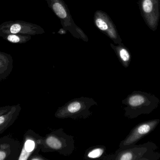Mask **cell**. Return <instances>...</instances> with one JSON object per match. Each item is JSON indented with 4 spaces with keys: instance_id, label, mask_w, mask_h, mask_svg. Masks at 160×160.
I'll return each instance as SVG.
<instances>
[{
    "instance_id": "3957f363",
    "label": "cell",
    "mask_w": 160,
    "mask_h": 160,
    "mask_svg": "<svg viewBox=\"0 0 160 160\" xmlns=\"http://www.w3.org/2000/svg\"><path fill=\"white\" fill-rule=\"evenodd\" d=\"M139 6L146 24L152 31H156L160 18V0H139Z\"/></svg>"
},
{
    "instance_id": "7c38bea8",
    "label": "cell",
    "mask_w": 160,
    "mask_h": 160,
    "mask_svg": "<svg viewBox=\"0 0 160 160\" xmlns=\"http://www.w3.org/2000/svg\"><path fill=\"white\" fill-rule=\"evenodd\" d=\"M82 107V103L76 101L72 102L67 107L66 111L69 114H74L81 111Z\"/></svg>"
},
{
    "instance_id": "4fadbf2b",
    "label": "cell",
    "mask_w": 160,
    "mask_h": 160,
    "mask_svg": "<svg viewBox=\"0 0 160 160\" xmlns=\"http://www.w3.org/2000/svg\"><path fill=\"white\" fill-rule=\"evenodd\" d=\"M53 9L56 15L62 19L65 18L67 13L63 6L59 3H55L53 4Z\"/></svg>"
},
{
    "instance_id": "e0dca14e",
    "label": "cell",
    "mask_w": 160,
    "mask_h": 160,
    "mask_svg": "<svg viewBox=\"0 0 160 160\" xmlns=\"http://www.w3.org/2000/svg\"></svg>"
},
{
    "instance_id": "277c9868",
    "label": "cell",
    "mask_w": 160,
    "mask_h": 160,
    "mask_svg": "<svg viewBox=\"0 0 160 160\" xmlns=\"http://www.w3.org/2000/svg\"><path fill=\"white\" fill-rule=\"evenodd\" d=\"M160 121L159 119H156L140 123L132 130L128 136L123 141L120 147L124 148L134 145L153 131L159 124Z\"/></svg>"
},
{
    "instance_id": "30bf717a",
    "label": "cell",
    "mask_w": 160,
    "mask_h": 160,
    "mask_svg": "<svg viewBox=\"0 0 160 160\" xmlns=\"http://www.w3.org/2000/svg\"><path fill=\"white\" fill-rule=\"evenodd\" d=\"M46 143L47 145L52 149L58 150L61 149L62 147V143L61 141L54 136H50L47 138Z\"/></svg>"
},
{
    "instance_id": "8992f818",
    "label": "cell",
    "mask_w": 160,
    "mask_h": 160,
    "mask_svg": "<svg viewBox=\"0 0 160 160\" xmlns=\"http://www.w3.org/2000/svg\"><path fill=\"white\" fill-rule=\"evenodd\" d=\"M12 67V57L9 54L0 52V75H7L8 71H11Z\"/></svg>"
},
{
    "instance_id": "9a60e30c",
    "label": "cell",
    "mask_w": 160,
    "mask_h": 160,
    "mask_svg": "<svg viewBox=\"0 0 160 160\" xmlns=\"http://www.w3.org/2000/svg\"><path fill=\"white\" fill-rule=\"evenodd\" d=\"M96 24L98 28L102 31H105L108 29V25L107 23L102 19H98L96 21Z\"/></svg>"
},
{
    "instance_id": "52a82bcc",
    "label": "cell",
    "mask_w": 160,
    "mask_h": 160,
    "mask_svg": "<svg viewBox=\"0 0 160 160\" xmlns=\"http://www.w3.org/2000/svg\"><path fill=\"white\" fill-rule=\"evenodd\" d=\"M35 142L32 139L26 138L23 144L22 150L18 160H26L28 159L31 153L35 148Z\"/></svg>"
},
{
    "instance_id": "6da1fadb",
    "label": "cell",
    "mask_w": 160,
    "mask_h": 160,
    "mask_svg": "<svg viewBox=\"0 0 160 160\" xmlns=\"http://www.w3.org/2000/svg\"><path fill=\"white\" fill-rule=\"evenodd\" d=\"M127 115L134 118L143 114H149L158 107L160 100L154 95L146 92L136 91L125 100Z\"/></svg>"
},
{
    "instance_id": "8fae6325",
    "label": "cell",
    "mask_w": 160,
    "mask_h": 160,
    "mask_svg": "<svg viewBox=\"0 0 160 160\" xmlns=\"http://www.w3.org/2000/svg\"><path fill=\"white\" fill-rule=\"evenodd\" d=\"M119 55L124 65L128 67L131 61V54L126 48H120L119 51Z\"/></svg>"
},
{
    "instance_id": "5b68a950",
    "label": "cell",
    "mask_w": 160,
    "mask_h": 160,
    "mask_svg": "<svg viewBox=\"0 0 160 160\" xmlns=\"http://www.w3.org/2000/svg\"><path fill=\"white\" fill-rule=\"evenodd\" d=\"M20 110L19 105L13 106L8 111L0 116V134L14 123L18 116Z\"/></svg>"
},
{
    "instance_id": "7a4b0ae2",
    "label": "cell",
    "mask_w": 160,
    "mask_h": 160,
    "mask_svg": "<svg viewBox=\"0 0 160 160\" xmlns=\"http://www.w3.org/2000/svg\"><path fill=\"white\" fill-rule=\"evenodd\" d=\"M157 146L152 142L140 145H134L123 148L119 153L118 159L121 160H158L160 154L156 152Z\"/></svg>"
},
{
    "instance_id": "ba28073f",
    "label": "cell",
    "mask_w": 160,
    "mask_h": 160,
    "mask_svg": "<svg viewBox=\"0 0 160 160\" xmlns=\"http://www.w3.org/2000/svg\"><path fill=\"white\" fill-rule=\"evenodd\" d=\"M3 39L13 43H22L26 41L27 37L21 34H0Z\"/></svg>"
},
{
    "instance_id": "2e32d148",
    "label": "cell",
    "mask_w": 160,
    "mask_h": 160,
    "mask_svg": "<svg viewBox=\"0 0 160 160\" xmlns=\"http://www.w3.org/2000/svg\"><path fill=\"white\" fill-rule=\"evenodd\" d=\"M12 106H6V107H1L0 108V116L8 111L12 108Z\"/></svg>"
},
{
    "instance_id": "5bb4252c",
    "label": "cell",
    "mask_w": 160,
    "mask_h": 160,
    "mask_svg": "<svg viewBox=\"0 0 160 160\" xmlns=\"http://www.w3.org/2000/svg\"><path fill=\"white\" fill-rule=\"evenodd\" d=\"M102 152L103 151L102 149L100 148H96L89 152L88 157L90 158H96L100 157L102 155Z\"/></svg>"
},
{
    "instance_id": "9c48e42d",
    "label": "cell",
    "mask_w": 160,
    "mask_h": 160,
    "mask_svg": "<svg viewBox=\"0 0 160 160\" xmlns=\"http://www.w3.org/2000/svg\"><path fill=\"white\" fill-rule=\"evenodd\" d=\"M11 145L0 141V160L8 159L11 155Z\"/></svg>"
}]
</instances>
